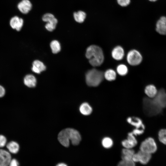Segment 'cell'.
Wrapping results in <instances>:
<instances>
[{
	"label": "cell",
	"instance_id": "6da1fadb",
	"mask_svg": "<svg viewBox=\"0 0 166 166\" xmlns=\"http://www.w3.org/2000/svg\"><path fill=\"white\" fill-rule=\"evenodd\" d=\"M85 56L89 63L93 66L100 65L104 60L102 49L96 45H92L89 46L86 49Z\"/></svg>",
	"mask_w": 166,
	"mask_h": 166
},
{
	"label": "cell",
	"instance_id": "7a4b0ae2",
	"mask_svg": "<svg viewBox=\"0 0 166 166\" xmlns=\"http://www.w3.org/2000/svg\"><path fill=\"white\" fill-rule=\"evenodd\" d=\"M143 107L144 113L148 116L158 115L162 111V109L157 104L153 99L144 98L143 101Z\"/></svg>",
	"mask_w": 166,
	"mask_h": 166
},
{
	"label": "cell",
	"instance_id": "3957f363",
	"mask_svg": "<svg viewBox=\"0 0 166 166\" xmlns=\"http://www.w3.org/2000/svg\"><path fill=\"white\" fill-rule=\"evenodd\" d=\"M104 74L100 71L94 69L88 71L85 75L86 82L89 86L96 87L102 82Z\"/></svg>",
	"mask_w": 166,
	"mask_h": 166
},
{
	"label": "cell",
	"instance_id": "277c9868",
	"mask_svg": "<svg viewBox=\"0 0 166 166\" xmlns=\"http://www.w3.org/2000/svg\"><path fill=\"white\" fill-rule=\"evenodd\" d=\"M157 148V145L153 138H147L143 141L140 146V150L151 154L155 152Z\"/></svg>",
	"mask_w": 166,
	"mask_h": 166
},
{
	"label": "cell",
	"instance_id": "5b68a950",
	"mask_svg": "<svg viewBox=\"0 0 166 166\" xmlns=\"http://www.w3.org/2000/svg\"><path fill=\"white\" fill-rule=\"evenodd\" d=\"M127 60L130 65L136 66L141 63L142 57L139 52L136 50L133 49L130 51L128 53Z\"/></svg>",
	"mask_w": 166,
	"mask_h": 166
},
{
	"label": "cell",
	"instance_id": "8992f818",
	"mask_svg": "<svg viewBox=\"0 0 166 166\" xmlns=\"http://www.w3.org/2000/svg\"><path fill=\"white\" fill-rule=\"evenodd\" d=\"M42 20L47 22L45 27L47 30L52 31L56 28L57 20L53 14L49 13L45 14L43 16Z\"/></svg>",
	"mask_w": 166,
	"mask_h": 166
},
{
	"label": "cell",
	"instance_id": "52a82bcc",
	"mask_svg": "<svg viewBox=\"0 0 166 166\" xmlns=\"http://www.w3.org/2000/svg\"><path fill=\"white\" fill-rule=\"evenodd\" d=\"M151 157V154L140 150L135 153L132 160L135 162H139L143 164L148 163Z\"/></svg>",
	"mask_w": 166,
	"mask_h": 166
},
{
	"label": "cell",
	"instance_id": "ba28073f",
	"mask_svg": "<svg viewBox=\"0 0 166 166\" xmlns=\"http://www.w3.org/2000/svg\"><path fill=\"white\" fill-rule=\"evenodd\" d=\"M70 141L74 145L79 144L81 140V137L79 132L77 130L73 128H67Z\"/></svg>",
	"mask_w": 166,
	"mask_h": 166
},
{
	"label": "cell",
	"instance_id": "9c48e42d",
	"mask_svg": "<svg viewBox=\"0 0 166 166\" xmlns=\"http://www.w3.org/2000/svg\"><path fill=\"white\" fill-rule=\"evenodd\" d=\"M137 141L132 132L128 134L127 139L123 140L121 142L122 146L125 148H132L137 144Z\"/></svg>",
	"mask_w": 166,
	"mask_h": 166
},
{
	"label": "cell",
	"instance_id": "30bf717a",
	"mask_svg": "<svg viewBox=\"0 0 166 166\" xmlns=\"http://www.w3.org/2000/svg\"><path fill=\"white\" fill-rule=\"evenodd\" d=\"M153 99L162 109L166 107V92L164 89H161L158 91Z\"/></svg>",
	"mask_w": 166,
	"mask_h": 166
},
{
	"label": "cell",
	"instance_id": "8fae6325",
	"mask_svg": "<svg viewBox=\"0 0 166 166\" xmlns=\"http://www.w3.org/2000/svg\"><path fill=\"white\" fill-rule=\"evenodd\" d=\"M156 30L159 34L166 35V16H162L157 21Z\"/></svg>",
	"mask_w": 166,
	"mask_h": 166
},
{
	"label": "cell",
	"instance_id": "7c38bea8",
	"mask_svg": "<svg viewBox=\"0 0 166 166\" xmlns=\"http://www.w3.org/2000/svg\"><path fill=\"white\" fill-rule=\"evenodd\" d=\"M11 160V156L8 152L0 149V166H9Z\"/></svg>",
	"mask_w": 166,
	"mask_h": 166
},
{
	"label": "cell",
	"instance_id": "4fadbf2b",
	"mask_svg": "<svg viewBox=\"0 0 166 166\" xmlns=\"http://www.w3.org/2000/svg\"><path fill=\"white\" fill-rule=\"evenodd\" d=\"M127 122L135 127V128L144 129L145 126L141 119L135 117H129L127 119Z\"/></svg>",
	"mask_w": 166,
	"mask_h": 166
},
{
	"label": "cell",
	"instance_id": "5bb4252c",
	"mask_svg": "<svg viewBox=\"0 0 166 166\" xmlns=\"http://www.w3.org/2000/svg\"><path fill=\"white\" fill-rule=\"evenodd\" d=\"M10 25L12 28L19 31L23 25V20L17 16L12 18L10 21Z\"/></svg>",
	"mask_w": 166,
	"mask_h": 166
},
{
	"label": "cell",
	"instance_id": "9a60e30c",
	"mask_svg": "<svg viewBox=\"0 0 166 166\" xmlns=\"http://www.w3.org/2000/svg\"><path fill=\"white\" fill-rule=\"evenodd\" d=\"M32 5L29 0H22L18 5L20 11L24 14L28 13L31 9Z\"/></svg>",
	"mask_w": 166,
	"mask_h": 166
},
{
	"label": "cell",
	"instance_id": "2e32d148",
	"mask_svg": "<svg viewBox=\"0 0 166 166\" xmlns=\"http://www.w3.org/2000/svg\"><path fill=\"white\" fill-rule=\"evenodd\" d=\"M58 139L61 144L65 147H68L69 145L70 140L68 137L66 128L61 130L58 135Z\"/></svg>",
	"mask_w": 166,
	"mask_h": 166
},
{
	"label": "cell",
	"instance_id": "e0dca14e",
	"mask_svg": "<svg viewBox=\"0 0 166 166\" xmlns=\"http://www.w3.org/2000/svg\"><path fill=\"white\" fill-rule=\"evenodd\" d=\"M79 110L81 113L82 115L88 116L92 113L93 108L88 103L84 102L80 105Z\"/></svg>",
	"mask_w": 166,
	"mask_h": 166
},
{
	"label": "cell",
	"instance_id": "ac0fdd59",
	"mask_svg": "<svg viewBox=\"0 0 166 166\" xmlns=\"http://www.w3.org/2000/svg\"><path fill=\"white\" fill-rule=\"evenodd\" d=\"M112 57L115 60H121L124 55L123 49L121 46H118L115 47L112 52Z\"/></svg>",
	"mask_w": 166,
	"mask_h": 166
},
{
	"label": "cell",
	"instance_id": "d6986e66",
	"mask_svg": "<svg viewBox=\"0 0 166 166\" xmlns=\"http://www.w3.org/2000/svg\"><path fill=\"white\" fill-rule=\"evenodd\" d=\"M45 69L46 66L42 62L38 60H35L33 61L32 68V70L33 72L39 74Z\"/></svg>",
	"mask_w": 166,
	"mask_h": 166
},
{
	"label": "cell",
	"instance_id": "ffe728a7",
	"mask_svg": "<svg viewBox=\"0 0 166 166\" xmlns=\"http://www.w3.org/2000/svg\"><path fill=\"white\" fill-rule=\"evenodd\" d=\"M135 153L134 151L132 148H124L122 150V160H132Z\"/></svg>",
	"mask_w": 166,
	"mask_h": 166
},
{
	"label": "cell",
	"instance_id": "44dd1931",
	"mask_svg": "<svg viewBox=\"0 0 166 166\" xmlns=\"http://www.w3.org/2000/svg\"><path fill=\"white\" fill-rule=\"evenodd\" d=\"M24 84L30 88L35 87L37 83L35 77L32 74H28L25 76L24 79Z\"/></svg>",
	"mask_w": 166,
	"mask_h": 166
},
{
	"label": "cell",
	"instance_id": "7402d4cb",
	"mask_svg": "<svg viewBox=\"0 0 166 166\" xmlns=\"http://www.w3.org/2000/svg\"><path fill=\"white\" fill-rule=\"evenodd\" d=\"M144 92L149 97L154 98L156 95L158 91L155 85L150 84L146 86Z\"/></svg>",
	"mask_w": 166,
	"mask_h": 166
},
{
	"label": "cell",
	"instance_id": "603a6c76",
	"mask_svg": "<svg viewBox=\"0 0 166 166\" xmlns=\"http://www.w3.org/2000/svg\"><path fill=\"white\" fill-rule=\"evenodd\" d=\"M6 147L8 150L11 153L16 154L19 151V146L17 142L11 141L6 144Z\"/></svg>",
	"mask_w": 166,
	"mask_h": 166
},
{
	"label": "cell",
	"instance_id": "cb8c5ba5",
	"mask_svg": "<svg viewBox=\"0 0 166 166\" xmlns=\"http://www.w3.org/2000/svg\"><path fill=\"white\" fill-rule=\"evenodd\" d=\"M86 17L85 13L82 11L75 12L73 14L74 18L76 22L81 23L84 22Z\"/></svg>",
	"mask_w": 166,
	"mask_h": 166
},
{
	"label": "cell",
	"instance_id": "d4e9b609",
	"mask_svg": "<svg viewBox=\"0 0 166 166\" xmlns=\"http://www.w3.org/2000/svg\"><path fill=\"white\" fill-rule=\"evenodd\" d=\"M104 77L106 80L111 81L116 79V73L113 70L109 69L107 70L104 73Z\"/></svg>",
	"mask_w": 166,
	"mask_h": 166
},
{
	"label": "cell",
	"instance_id": "484cf974",
	"mask_svg": "<svg viewBox=\"0 0 166 166\" xmlns=\"http://www.w3.org/2000/svg\"><path fill=\"white\" fill-rule=\"evenodd\" d=\"M113 140L109 137H105L101 140L102 146L104 148L106 149L111 148L113 145Z\"/></svg>",
	"mask_w": 166,
	"mask_h": 166
},
{
	"label": "cell",
	"instance_id": "4316f807",
	"mask_svg": "<svg viewBox=\"0 0 166 166\" xmlns=\"http://www.w3.org/2000/svg\"><path fill=\"white\" fill-rule=\"evenodd\" d=\"M50 47L52 53L56 54L59 52L61 49L60 44L56 40L52 41L50 43Z\"/></svg>",
	"mask_w": 166,
	"mask_h": 166
},
{
	"label": "cell",
	"instance_id": "83f0119b",
	"mask_svg": "<svg viewBox=\"0 0 166 166\" xmlns=\"http://www.w3.org/2000/svg\"><path fill=\"white\" fill-rule=\"evenodd\" d=\"M117 71L118 73L120 75L124 76L127 74L128 69L125 65L120 64L117 66Z\"/></svg>",
	"mask_w": 166,
	"mask_h": 166
},
{
	"label": "cell",
	"instance_id": "f1b7e54d",
	"mask_svg": "<svg viewBox=\"0 0 166 166\" xmlns=\"http://www.w3.org/2000/svg\"><path fill=\"white\" fill-rule=\"evenodd\" d=\"M158 136L160 141L163 144H166V129H160L159 132Z\"/></svg>",
	"mask_w": 166,
	"mask_h": 166
},
{
	"label": "cell",
	"instance_id": "f546056e",
	"mask_svg": "<svg viewBox=\"0 0 166 166\" xmlns=\"http://www.w3.org/2000/svg\"><path fill=\"white\" fill-rule=\"evenodd\" d=\"M117 166H136L135 162L132 160H122L118 163Z\"/></svg>",
	"mask_w": 166,
	"mask_h": 166
},
{
	"label": "cell",
	"instance_id": "4dcf8cb0",
	"mask_svg": "<svg viewBox=\"0 0 166 166\" xmlns=\"http://www.w3.org/2000/svg\"><path fill=\"white\" fill-rule=\"evenodd\" d=\"M6 137L2 135H0V148L4 147L6 144Z\"/></svg>",
	"mask_w": 166,
	"mask_h": 166
},
{
	"label": "cell",
	"instance_id": "1f68e13d",
	"mask_svg": "<svg viewBox=\"0 0 166 166\" xmlns=\"http://www.w3.org/2000/svg\"><path fill=\"white\" fill-rule=\"evenodd\" d=\"M117 2L121 6H126L129 4L130 0H117Z\"/></svg>",
	"mask_w": 166,
	"mask_h": 166
},
{
	"label": "cell",
	"instance_id": "d6a6232c",
	"mask_svg": "<svg viewBox=\"0 0 166 166\" xmlns=\"http://www.w3.org/2000/svg\"><path fill=\"white\" fill-rule=\"evenodd\" d=\"M135 136L142 134L144 132V130L140 129L135 128L131 132Z\"/></svg>",
	"mask_w": 166,
	"mask_h": 166
},
{
	"label": "cell",
	"instance_id": "836d02e7",
	"mask_svg": "<svg viewBox=\"0 0 166 166\" xmlns=\"http://www.w3.org/2000/svg\"><path fill=\"white\" fill-rule=\"evenodd\" d=\"M9 166H19L18 163L15 159H11Z\"/></svg>",
	"mask_w": 166,
	"mask_h": 166
},
{
	"label": "cell",
	"instance_id": "e575fe53",
	"mask_svg": "<svg viewBox=\"0 0 166 166\" xmlns=\"http://www.w3.org/2000/svg\"><path fill=\"white\" fill-rule=\"evenodd\" d=\"M5 94V90L2 86L0 85V98L3 97Z\"/></svg>",
	"mask_w": 166,
	"mask_h": 166
},
{
	"label": "cell",
	"instance_id": "d590c367",
	"mask_svg": "<svg viewBox=\"0 0 166 166\" xmlns=\"http://www.w3.org/2000/svg\"><path fill=\"white\" fill-rule=\"evenodd\" d=\"M56 166H68L64 163H60L57 164Z\"/></svg>",
	"mask_w": 166,
	"mask_h": 166
},
{
	"label": "cell",
	"instance_id": "8d00e7d4",
	"mask_svg": "<svg viewBox=\"0 0 166 166\" xmlns=\"http://www.w3.org/2000/svg\"><path fill=\"white\" fill-rule=\"evenodd\" d=\"M148 0L151 2H156L157 0Z\"/></svg>",
	"mask_w": 166,
	"mask_h": 166
}]
</instances>
